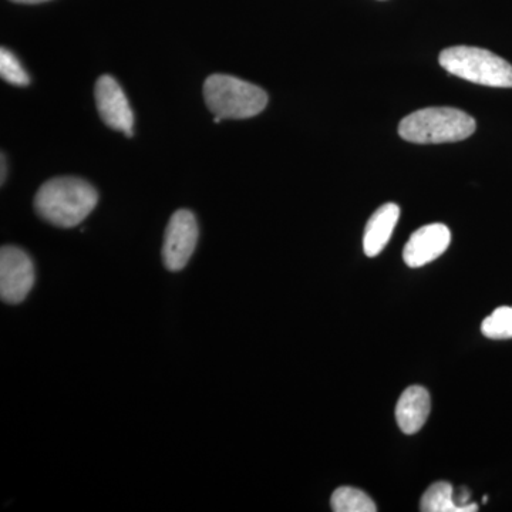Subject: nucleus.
<instances>
[{"label":"nucleus","instance_id":"obj_1","mask_svg":"<svg viewBox=\"0 0 512 512\" xmlns=\"http://www.w3.org/2000/svg\"><path fill=\"white\" fill-rule=\"evenodd\" d=\"M99 202L96 188L82 178L57 177L39 188L35 210L39 217L59 228L82 224Z\"/></svg>","mask_w":512,"mask_h":512},{"label":"nucleus","instance_id":"obj_2","mask_svg":"<svg viewBox=\"0 0 512 512\" xmlns=\"http://www.w3.org/2000/svg\"><path fill=\"white\" fill-rule=\"evenodd\" d=\"M476 120L453 107H429L404 117L399 124L403 140L414 144L457 143L476 133Z\"/></svg>","mask_w":512,"mask_h":512},{"label":"nucleus","instance_id":"obj_3","mask_svg":"<svg viewBox=\"0 0 512 512\" xmlns=\"http://www.w3.org/2000/svg\"><path fill=\"white\" fill-rule=\"evenodd\" d=\"M208 110L222 120H244L258 116L268 104V94L255 84L229 74H212L204 83Z\"/></svg>","mask_w":512,"mask_h":512},{"label":"nucleus","instance_id":"obj_4","mask_svg":"<svg viewBox=\"0 0 512 512\" xmlns=\"http://www.w3.org/2000/svg\"><path fill=\"white\" fill-rule=\"evenodd\" d=\"M440 64L448 73L467 82L512 89V64L490 50L471 46L448 47L441 52Z\"/></svg>","mask_w":512,"mask_h":512},{"label":"nucleus","instance_id":"obj_5","mask_svg":"<svg viewBox=\"0 0 512 512\" xmlns=\"http://www.w3.org/2000/svg\"><path fill=\"white\" fill-rule=\"evenodd\" d=\"M35 265L23 249L6 245L0 249V296L6 303H20L35 285Z\"/></svg>","mask_w":512,"mask_h":512},{"label":"nucleus","instance_id":"obj_6","mask_svg":"<svg viewBox=\"0 0 512 512\" xmlns=\"http://www.w3.org/2000/svg\"><path fill=\"white\" fill-rule=\"evenodd\" d=\"M198 222L190 210L175 211L165 229L163 261L171 272L181 271L197 248Z\"/></svg>","mask_w":512,"mask_h":512},{"label":"nucleus","instance_id":"obj_7","mask_svg":"<svg viewBox=\"0 0 512 512\" xmlns=\"http://www.w3.org/2000/svg\"><path fill=\"white\" fill-rule=\"evenodd\" d=\"M96 106L101 120L116 131H123L127 137H133L134 114L117 80L109 74L101 76L94 89Z\"/></svg>","mask_w":512,"mask_h":512},{"label":"nucleus","instance_id":"obj_8","mask_svg":"<svg viewBox=\"0 0 512 512\" xmlns=\"http://www.w3.org/2000/svg\"><path fill=\"white\" fill-rule=\"evenodd\" d=\"M451 244V231L444 224H430L413 232L403 251L410 268H421L440 258Z\"/></svg>","mask_w":512,"mask_h":512},{"label":"nucleus","instance_id":"obj_9","mask_svg":"<svg viewBox=\"0 0 512 512\" xmlns=\"http://www.w3.org/2000/svg\"><path fill=\"white\" fill-rule=\"evenodd\" d=\"M430 393L424 387L412 386L404 390L396 406V420L407 436L419 433L429 419Z\"/></svg>","mask_w":512,"mask_h":512},{"label":"nucleus","instance_id":"obj_10","mask_svg":"<svg viewBox=\"0 0 512 512\" xmlns=\"http://www.w3.org/2000/svg\"><path fill=\"white\" fill-rule=\"evenodd\" d=\"M400 218V208L393 202L384 204L370 217L363 237V251L373 258L386 248Z\"/></svg>","mask_w":512,"mask_h":512},{"label":"nucleus","instance_id":"obj_11","mask_svg":"<svg viewBox=\"0 0 512 512\" xmlns=\"http://www.w3.org/2000/svg\"><path fill=\"white\" fill-rule=\"evenodd\" d=\"M423 512H467L454 500L453 485L447 481H439L427 488L420 501Z\"/></svg>","mask_w":512,"mask_h":512},{"label":"nucleus","instance_id":"obj_12","mask_svg":"<svg viewBox=\"0 0 512 512\" xmlns=\"http://www.w3.org/2000/svg\"><path fill=\"white\" fill-rule=\"evenodd\" d=\"M335 512H376V504L365 491L353 487H340L330 498Z\"/></svg>","mask_w":512,"mask_h":512},{"label":"nucleus","instance_id":"obj_13","mask_svg":"<svg viewBox=\"0 0 512 512\" xmlns=\"http://www.w3.org/2000/svg\"><path fill=\"white\" fill-rule=\"evenodd\" d=\"M481 332L485 338L512 339V306H501L483 320Z\"/></svg>","mask_w":512,"mask_h":512},{"label":"nucleus","instance_id":"obj_14","mask_svg":"<svg viewBox=\"0 0 512 512\" xmlns=\"http://www.w3.org/2000/svg\"><path fill=\"white\" fill-rule=\"evenodd\" d=\"M0 76L13 86L25 87L30 84L29 74L23 69L18 57L6 47H2L0 50Z\"/></svg>","mask_w":512,"mask_h":512},{"label":"nucleus","instance_id":"obj_15","mask_svg":"<svg viewBox=\"0 0 512 512\" xmlns=\"http://www.w3.org/2000/svg\"><path fill=\"white\" fill-rule=\"evenodd\" d=\"M15 3H23V5H37V3L47 2V0H12Z\"/></svg>","mask_w":512,"mask_h":512},{"label":"nucleus","instance_id":"obj_16","mask_svg":"<svg viewBox=\"0 0 512 512\" xmlns=\"http://www.w3.org/2000/svg\"><path fill=\"white\" fill-rule=\"evenodd\" d=\"M5 156L2 154V184L5 183Z\"/></svg>","mask_w":512,"mask_h":512},{"label":"nucleus","instance_id":"obj_17","mask_svg":"<svg viewBox=\"0 0 512 512\" xmlns=\"http://www.w3.org/2000/svg\"><path fill=\"white\" fill-rule=\"evenodd\" d=\"M221 121H222L221 117H218V116H215V117H214V123H215V124H220V123H221Z\"/></svg>","mask_w":512,"mask_h":512},{"label":"nucleus","instance_id":"obj_18","mask_svg":"<svg viewBox=\"0 0 512 512\" xmlns=\"http://www.w3.org/2000/svg\"><path fill=\"white\" fill-rule=\"evenodd\" d=\"M487 501H488V497H487V495H485V497L483 498V503L485 504V503H487Z\"/></svg>","mask_w":512,"mask_h":512}]
</instances>
